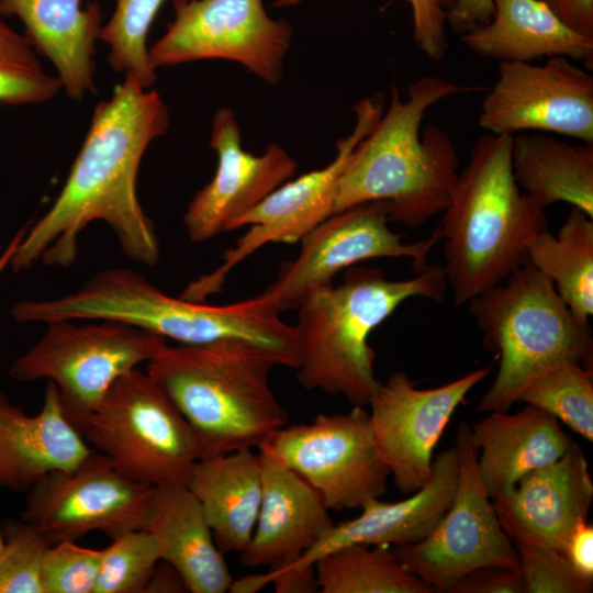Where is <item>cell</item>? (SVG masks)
<instances>
[{
	"mask_svg": "<svg viewBox=\"0 0 593 593\" xmlns=\"http://www.w3.org/2000/svg\"><path fill=\"white\" fill-rule=\"evenodd\" d=\"M144 592L184 593L189 592V589L180 572L171 563L160 559Z\"/></svg>",
	"mask_w": 593,
	"mask_h": 593,
	"instance_id": "obj_44",
	"label": "cell"
},
{
	"mask_svg": "<svg viewBox=\"0 0 593 593\" xmlns=\"http://www.w3.org/2000/svg\"><path fill=\"white\" fill-rule=\"evenodd\" d=\"M458 475L459 456L454 446L433 460L430 479L423 488L401 501L368 500L358 516L334 524L312 548L278 568H314L322 557L354 544L396 547L421 541L450 506Z\"/></svg>",
	"mask_w": 593,
	"mask_h": 593,
	"instance_id": "obj_20",
	"label": "cell"
},
{
	"mask_svg": "<svg viewBox=\"0 0 593 593\" xmlns=\"http://www.w3.org/2000/svg\"><path fill=\"white\" fill-rule=\"evenodd\" d=\"M164 1L115 0L112 16L100 30L99 40L109 46V65L115 71L134 76L146 89L156 81L147 36Z\"/></svg>",
	"mask_w": 593,
	"mask_h": 593,
	"instance_id": "obj_32",
	"label": "cell"
},
{
	"mask_svg": "<svg viewBox=\"0 0 593 593\" xmlns=\"http://www.w3.org/2000/svg\"><path fill=\"white\" fill-rule=\"evenodd\" d=\"M469 90L424 76L409 86L403 101L393 83L388 110L356 147L338 180L334 213L381 202L390 222L419 227L444 212L458 178L459 156L443 128L422 123L434 104Z\"/></svg>",
	"mask_w": 593,
	"mask_h": 593,
	"instance_id": "obj_2",
	"label": "cell"
},
{
	"mask_svg": "<svg viewBox=\"0 0 593 593\" xmlns=\"http://www.w3.org/2000/svg\"><path fill=\"white\" fill-rule=\"evenodd\" d=\"M490 412L471 427L482 484L494 500L511 492L528 472L551 463L573 445L558 419L526 405L516 413Z\"/></svg>",
	"mask_w": 593,
	"mask_h": 593,
	"instance_id": "obj_23",
	"label": "cell"
},
{
	"mask_svg": "<svg viewBox=\"0 0 593 593\" xmlns=\"http://www.w3.org/2000/svg\"><path fill=\"white\" fill-rule=\"evenodd\" d=\"M257 449L303 478L328 511L360 508L385 493L391 477L365 406L284 425Z\"/></svg>",
	"mask_w": 593,
	"mask_h": 593,
	"instance_id": "obj_10",
	"label": "cell"
},
{
	"mask_svg": "<svg viewBox=\"0 0 593 593\" xmlns=\"http://www.w3.org/2000/svg\"><path fill=\"white\" fill-rule=\"evenodd\" d=\"M491 20L461 35L474 54L501 61L532 63L562 56L593 65V38L577 33L540 0H493Z\"/></svg>",
	"mask_w": 593,
	"mask_h": 593,
	"instance_id": "obj_26",
	"label": "cell"
},
{
	"mask_svg": "<svg viewBox=\"0 0 593 593\" xmlns=\"http://www.w3.org/2000/svg\"><path fill=\"white\" fill-rule=\"evenodd\" d=\"M0 14L22 21L25 37L51 61L71 99L96 92V42L102 27L97 1L81 9L80 0H0Z\"/></svg>",
	"mask_w": 593,
	"mask_h": 593,
	"instance_id": "obj_24",
	"label": "cell"
},
{
	"mask_svg": "<svg viewBox=\"0 0 593 593\" xmlns=\"http://www.w3.org/2000/svg\"><path fill=\"white\" fill-rule=\"evenodd\" d=\"M323 593H433L411 572L391 546L354 544L339 548L314 564Z\"/></svg>",
	"mask_w": 593,
	"mask_h": 593,
	"instance_id": "obj_30",
	"label": "cell"
},
{
	"mask_svg": "<svg viewBox=\"0 0 593 593\" xmlns=\"http://www.w3.org/2000/svg\"><path fill=\"white\" fill-rule=\"evenodd\" d=\"M527 261L553 283L578 323L590 328L593 315V217L571 206L557 234L547 228L532 239Z\"/></svg>",
	"mask_w": 593,
	"mask_h": 593,
	"instance_id": "obj_29",
	"label": "cell"
},
{
	"mask_svg": "<svg viewBox=\"0 0 593 593\" xmlns=\"http://www.w3.org/2000/svg\"><path fill=\"white\" fill-rule=\"evenodd\" d=\"M63 89L57 76L46 72L27 41L0 19V104H38Z\"/></svg>",
	"mask_w": 593,
	"mask_h": 593,
	"instance_id": "obj_33",
	"label": "cell"
},
{
	"mask_svg": "<svg viewBox=\"0 0 593 593\" xmlns=\"http://www.w3.org/2000/svg\"><path fill=\"white\" fill-rule=\"evenodd\" d=\"M355 126L336 143V156L325 167L288 180L244 215L227 231L248 227L235 245L224 251L220 266L190 283L182 298L202 302L222 290L227 276L258 249L271 243H300L314 227L334 213L338 180L359 143L372 131L383 113V98L359 100L353 108Z\"/></svg>",
	"mask_w": 593,
	"mask_h": 593,
	"instance_id": "obj_11",
	"label": "cell"
},
{
	"mask_svg": "<svg viewBox=\"0 0 593 593\" xmlns=\"http://www.w3.org/2000/svg\"><path fill=\"white\" fill-rule=\"evenodd\" d=\"M513 137L489 133L477 139L443 212V269L458 305L524 265L529 243L548 228L545 209L515 181Z\"/></svg>",
	"mask_w": 593,
	"mask_h": 593,
	"instance_id": "obj_5",
	"label": "cell"
},
{
	"mask_svg": "<svg viewBox=\"0 0 593 593\" xmlns=\"http://www.w3.org/2000/svg\"><path fill=\"white\" fill-rule=\"evenodd\" d=\"M92 451L66 418L53 382L32 416L0 394V485L27 490L53 471L76 468Z\"/></svg>",
	"mask_w": 593,
	"mask_h": 593,
	"instance_id": "obj_22",
	"label": "cell"
},
{
	"mask_svg": "<svg viewBox=\"0 0 593 593\" xmlns=\"http://www.w3.org/2000/svg\"><path fill=\"white\" fill-rule=\"evenodd\" d=\"M161 559L156 538L145 529L127 532L102 549L94 593H144Z\"/></svg>",
	"mask_w": 593,
	"mask_h": 593,
	"instance_id": "obj_34",
	"label": "cell"
},
{
	"mask_svg": "<svg viewBox=\"0 0 593 593\" xmlns=\"http://www.w3.org/2000/svg\"><path fill=\"white\" fill-rule=\"evenodd\" d=\"M266 585L273 584L277 593H310L318 591L314 568L294 569L271 567L262 573Z\"/></svg>",
	"mask_w": 593,
	"mask_h": 593,
	"instance_id": "obj_41",
	"label": "cell"
},
{
	"mask_svg": "<svg viewBox=\"0 0 593 593\" xmlns=\"http://www.w3.org/2000/svg\"><path fill=\"white\" fill-rule=\"evenodd\" d=\"M490 371L485 366L432 389H417L402 371L381 382L369 415L380 455L402 493L412 494L430 479L434 449L452 414Z\"/></svg>",
	"mask_w": 593,
	"mask_h": 593,
	"instance_id": "obj_17",
	"label": "cell"
},
{
	"mask_svg": "<svg viewBox=\"0 0 593 593\" xmlns=\"http://www.w3.org/2000/svg\"><path fill=\"white\" fill-rule=\"evenodd\" d=\"M29 490L24 522L53 545L94 530L112 540L143 529L153 486L127 478L93 450L76 468L53 471Z\"/></svg>",
	"mask_w": 593,
	"mask_h": 593,
	"instance_id": "obj_14",
	"label": "cell"
},
{
	"mask_svg": "<svg viewBox=\"0 0 593 593\" xmlns=\"http://www.w3.org/2000/svg\"><path fill=\"white\" fill-rule=\"evenodd\" d=\"M277 360L246 342L163 345L147 373L191 427L200 459L258 448L288 422L269 385Z\"/></svg>",
	"mask_w": 593,
	"mask_h": 593,
	"instance_id": "obj_6",
	"label": "cell"
},
{
	"mask_svg": "<svg viewBox=\"0 0 593 593\" xmlns=\"http://www.w3.org/2000/svg\"><path fill=\"white\" fill-rule=\"evenodd\" d=\"M169 113L161 96L132 75L93 110L85 141L51 209L24 234L11 260L14 271L37 261L69 267L78 254L79 234L103 221L123 254L155 266L159 240L137 197V175L149 144L164 136Z\"/></svg>",
	"mask_w": 593,
	"mask_h": 593,
	"instance_id": "obj_1",
	"label": "cell"
},
{
	"mask_svg": "<svg viewBox=\"0 0 593 593\" xmlns=\"http://www.w3.org/2000/svg\"><path fill=\"white\" fill-rule=\"evenodd\" d=\"M49 545L31 524L11 523L0 552V593H43L41 567Z\"/></svg>",
	"mask_w": 593,
	"mask_h": 593,
	"instance_id": "obj_36",
	"label": "cell"
},
{
	"mask_svg": "<svg viewBox=\"0 0 593 593\" xmlns=\"http://www.w3.org/2000/svg\"><path fill=\"white\" fill-rule=\"evenodd\" d=\"M468 303L483 345L499 359L480 412H506L545 369L592 357L591 328L578 323L553 283L528 261Z\"/></svg>",
	"mask_w": 593,
	"mask_h": 593,
	"instance_id": "obj_7",
	"label": "cell"
},
{
	"mask_svg": "<svg viewBox=\"0 0 593 593\" xmlns=\"http://www.w3.org/2000/svg\"><path fill=\"white\" fill-rule=\"evenodd\" d=\"M512 169L517 186L538 206L566 202L593 217V143L514 135Z\"/></svg>",
	"mask_w": 593,
	"mask_h": 593,
	"instance_id": "obj_28",
	"label": "cell"
},
{
	"mask_svg": "<svg viewBox=\"0 0 593 593\" xmlns=\"http://www.w3.org/2000/svg\"><path fill=\"white\" fill-rule=\"evenodd\" d=\"M524 593H591L593 581L581 577L560 550L526 538H512Z\"/></svg>",
	"mask_w": 593,
	"mask_h": 593,
	"instance_id": "obj_35",
	"label": "cell"
},
{
	"mask_svg": "<svg viewBox=\"0 0 593 593\" xmlns=\"http://www.w3.org/2000/svg\"><path fill=\"white\" fill-rule=\"evenodd\" d=\"M448 593H524L519 569L484 566L463 575Z\"/></svg>",
	"mask_w": 593,
	"mask_h": 593,
	"instance_id": "obj_39",
	"label": "cell"
},
{
	"mask_svg": "<svg viewBox=\"0 0 593 593\" xmlns=\"http://www.w3.org/2000/svg\"><path fill=\"white\" fill-rule=\"evenodd\" d=\"M517 402L535 406L593 440V371L575 359L541 371L521 391Z\"/></svg>",
	"mask_w": 593,
	"mask_h": 593,
	"instance_id": "obj_31",
	"label": "cell"
},
{
	"mask_svg": "<svg viewBox=\"0 0 593 593\" xmlns=\"http://www.w3.org/2000/svg\"><path fill=\"white\" fill-rule=\"evenodd\" d=\"M143 529L156 538L161 559L180 572L189 592H228L233 578L224 553L187 485L153 486Z\"/></svg>",
	"mask_w": 593,
	"mask_h": 593,
	"instance_id": "obj_25",
	"label": "cell"
},
{
	"mask_svg": "<svg viewBox=\"0 0 593 593\" xmlns=\"http://www.w3.org/2000/svg\"><path fill=\"white\" fill-rule=\"evenodd\" d=\"M172 8L174 20L149 48L155 69L226 59L268 85L281 80L292 29L270 18L262 0H172Z\"/></svg>",
	"mask_w": 593,
	"mask_h": 593,
	"instance_id": "obj_13",
	"label": "cell"
},
{
	"mask_svg": "<svg viewBox=\"0 0 593 593\" xmlns=\"http://www.w3.org/2000/svg\"><path fill=\"white\" fill-rule=\"evenodd\" d=\"M492 501L511 539L526 537L563 552L574 528L588 521L593 501L584 451L573 443L559 459L528 472L511 492Z\"/></svg>",
	"mask_w": 593,
	"mask_h": 593,
	"instance_id": "obj_19",
	"label": "cell"
},
{
	"mask_svg": "<svg viewBox=\"0 0 593 593\" xmlns=\"http://www.w3.org/2000/svg\"><path fill=\"white\" fill-rule=\"evenodd\" d=\"M29 226H24L21 228L11 239L9 245L5 247L3 253L0 255V273L4 270V268L11 264V260L18 249V246L20 245L24 234L26 233Z\"/></svg>",
	"mask_w": 593,
	"mask_h": 593,
	"instance_id": "obj_45",
	"label": "cell"
},
{
	"mask_svg": "<svg viewBox=\"0 0 593 593\" xmlns=\"http://www.w3.org/2000/svg\"><path fill=\"white\" fill-rule=\"evenodd\" d=\"M3 546H4V542L2 540L1 533H0V552H1L2 548H3Z\"/></svg>",
	"mask_w": 593,
	"mask_h": 593,
	"instance_id": "obj_46",
	"label": "cell"
},
{
	"mask_svg": "<svg viewBox=\"0 0 593 593\" xmlns=\"http://www.w3.org/2000/svg\"><path fill=\"white\" fill-rule=\"evenodd\" d=\"M494 12L493 0H457L447 14V22L455 32L466 31L488 23Z\"/></svg>",
	"mask_w": 593,
	"mask_h": 593,
	"instance_id": "obj_43",
	"label": "cell"
},
{
	"mask_svg": "<svg viewBox=\"0 0 593 593\" xmlns=\"http://www.w3.org/2000/svg\"><path fill=\"white\" fill-rule=\"evenodd\" d=\"M569 27L593 38V0H540Z\"/></svg>",
	"mask_w": 593,
	"mask_h": 593,
	"instance_id": "obj_42",
	"label": "cell"
},
{
	"mask_svg": "<svg viewBox=\"0 0 593 593\" xmlns=\"http://www.w3.org/2000/svg\"><path fill=\"white\" fill-rule=\"evenodd\" d=\"M447 280L443 267L428 265L415 277L391 280L379 268L353 266L343 282L316 288L298 304L299 382L309 390L343 395L366 406L381 382L374 373L371 332L404 301H443Z\"/></svg>",
	"mask_w": 593,
	"mask_h": 593,
	"instance_id": "obj_4",
	"label": "cell"
},
{
	"mask_svg": "<svg viewBox=\"0 0 593 593\" xmlns=\"http://www.w3.org/2000/svg\"><path fill=\"white\" fill-rule=\"evenodd\" d=\"M166 343L158 334L112 320L54 321L10 373L19 381L53 382L66 418L78 430L110 387Z\"/></svg>",
	"mask_w": 593,
	"mask_h": 593,
	"instance_id": "obj_9",
	"label": "cell"
},
{
	"mask_svg": "<svg viewBox=\"0 0 593 593\" xmlns=\"http://www.w3.org/2000/svg\"><path fill=\"white\" fill-rule=\"evenodd\" d=\"M383 203L367 202L335 212L300 242L299 255L286 261L265 290L280 311L296 309L312 290L332 283L334 277L373 258H409L416 272L425 269L430 251L441 239L439 228L414 243L389 227Z\"/></svg>",
	"mask_w": 593,
	"mask_h": 593,
	"instance_id": "obj_15",
	"label": "cell"
},
{
	"mask_svg": "<svg viewBox=\"0 0 593 593\" xmlns=\"http://www.w3.org/2000/svg\"><path fill=\"white\" fill-rule=\"evenodd\" d=\"M258 455L261 502L239 560L251 568L284 566L320 541L334 523L321 495L303 478L269 455Z\"/></svg>",
	"mask_w": 593,
	"mask_h": 593,
	"instance_id": "obj_21",
	"label": "cell"
},
{
	"mask_svg": "<svg viewBox=\"0 0 593 593\" xmlns=\"http://www.w3.org/2000/svg\"><path fill=\"white\" fill-rule=\"evenodd\" d=\"M223 553H240L256 526L261 494L258 452L244 448L199 459L187 482Z\"/></svg>",
	"mask_w": 593,
	"mask_h": 593,
	"instance_id": "obj_27",
	"label": "cell"
},
{
	"mask_svg": "<svg viewBox=\"0 0 593 593\" xmlns=\"http://www.w3.org/2000/svg\"><path fill=\"white\" fill-rule=\"evenodd\" d=\"M210 146L217 156L211 181L190 201L183 215L188 237L202 243L226 232L279 186L290 180L296 161L276 143L261 155L242 148V135L234 112L219 109L213 118Z\"/></svg>",
	"mask_w": 593,
	"mask_h": 593,
	"instance_id": "obj_18",
	"label": "cell"
},
{
	"mask_svg": "<svg viewBox=\"0 0 593 593\" xmlns=\"http://www.w3.org/2000/svg\"><path fill=\"white\" fill-rule=\"evenodd\" d=\"M102 549L65 540L49 545L41 567L43 593H94Z\"/></svg>",
	"mask_w": 593,
	"mask_h": 593,
	"instance_id": "obj_37",
	"label": "cell"
},
{
	"mask_svg": "<svg viewBox=\"0 0 593 593\" xmlns=\"http://www.w3.org/2000/svg\"><path fill=\"white\" fill-rule=\"evenodd\" d=\"M455 446L459 475L450 506L424 539L393 549L411 572L440 593H448L463 575L480 567L519 569L513 542L479 477L478 450L467 422L459 424Z\"/></svg>",
	"mask_w": 593,
	"mask_h": 593,
	"instance_id": "obj_12",
	"label": "cell"
},
{
	"mask_svg": "<svg viewBox=\"0 0 593 593\" xmlns=\"http://www.w3.org/2000/svg\"><path fill=\"white\" fill-rule=\"evenodd\" d=\"M563 553L581 577L593 581V527L588 521L571 533Z\"/></svg>",
	"mask_w": 593,
	"mask_h": 593,
	"instance_id": "obj_40",
	"label": "cell"
},
{
	"mask_svg": "<svg viewBox=\"0 0 593 593\" xmlns=\"http://www.w3.org/2000/svg\"><path fill=\"white\" fill-rule=\"evenodd\" d=\"M302 0H277L275 7H290ZM457 0H409L413 18V40L432 60H440L447 51V14Z\"/></svg>",
	"mask_w": 593,
	"mask_h": 593,
	"instance_id": "obj_38",
	"label": "cell"
},
{
	"mask_svg": "<svg viewBox=\"0 0 593 593\" xmlns=\"http://www.w3.org/2000/svg\"><path fill=\"white\" fill-rule=\"evenodd\" d=\"M280 312L266 291L231 304L208 305L170 296L125 268L101 270L67 295L22 301L12 307V316L21 323L112 320L182 345L242 340L269 353L279 366L296 369V332L280 318Z\"/></svg>",
	"mask_w": 593,
	"mask_h": 593,
	"instance_id": "obj_3",
	"label": "cell"
},
{
	"mask_svg": "<svg viewBox=\"0 0 593 593\" xmlns=\"http://www.w3.org/2000/svg\"><path fill=\"white\" fill-rule=\"evenodd\" d=\"M78 432L127 478L149 486L187 485L200 459L194 434L146 372L121 376Z\"/></svg>",
	"mask_w": 593,
	"mask_h": 593,
	"instance_id": "obj_8",
	"label": "cell"
},
{
	"mask_svg": "<svg viewBox=\"0 0 593 593\" xmlns=\"http://www.w3.org/2000/svg\"><path fill=\"white\" fill-rule=\"evenodd\" d=\"M480 126L491 134L540 131L593 143V76L562 56L541 65L501 61Z\"/></svg>",
	"mask_w": 593,
	"mask_h": 593,
	"instance_id": "obj_16",
	"label": "cell"
}]
</instances>
